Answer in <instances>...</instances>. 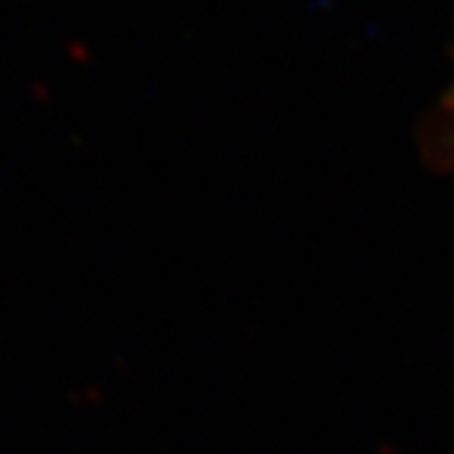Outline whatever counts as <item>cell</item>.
<instances>
[{
  "label": "cell",
  "instance_id": "6da1fadb",
  "mask_svg": "<svg viewBox=\"0 0 454 454\" xmlns=\"http://www.w3.org/2000/svg\"><path fill=\"white\" fill-rule=\"evenodd\" d=\"M433 149L439 155H445L454 164V82L448 89V95L442 98L439 117H435V136H433Z\"/></svg>",
  "mask_w": 454,
  "mask_h": 454
}]
</instances>
